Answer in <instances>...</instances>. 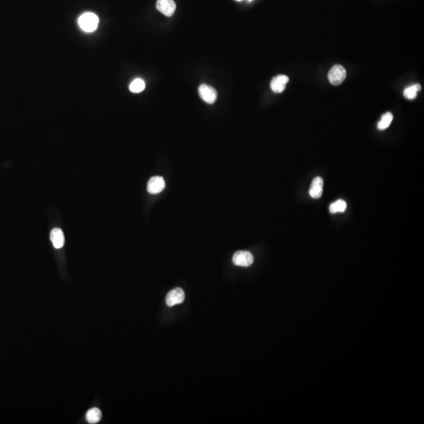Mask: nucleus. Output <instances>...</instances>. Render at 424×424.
I'll list each match as a JSON object with an SVG mask.
<instances>
[{
    "mask_svg": "<svg viewBox=\"0 0 424 424\" xmlns=\"http://www.w3.org/2000/svg\"><path fill=\"white\" fill-rule=\"evenodd\" d=\"M78 23L79 27L83 29V31L91 32L97 29L99 23V19L94 13L87 12L81 15L78 20Z\"/></svg>",
    "mask_w": 424,
    "mask_h": 424,
    "instance_id": "f257e3e1",
    "label": "nucleus"
},
{
    "mask_svg": "<svg viewBox=\"0 0 424 424\" xmlns=\"http://www.w3.org/2000/svg\"><path fill=\"white\" fill-rule=\"evenodd\" d=\"M329 80L334 86H339L344 83L346 77V71L340 64H335L329 71Z\"/></svg>",
    "mask_w": 424,
    "mask_h": 424,
    "instance_id": "f03ea898",
    "label": "nucleus"
},
{
    "mask_svg": "<svg viewBox=\"0 0 424 424\" xmlns=\"http://www.w3.org/2000/svg\"><path fill=\"white\" fill-rule=\"evenodd\" d=\"M233 262L238 267H250L254 262V257L247 251H238L233 256Z\"/></svg>",
    "mask_w": 424,
    "mask_h": 424,
    "instance_id": "7ed1b4c3",
    "label": "nucleus"
},
{
    "mask_svg": "<svg viewBox=\"0 0 424 424\" xmlns=\"http://www.w3.org/2000/svg\"><path fill=\"white\" fill-rule=\"evenodd\" d=\"M199 94L202 100L208 104L215 103L217 100V91L209 85L202 84L199 87Z\"/></svg>",
    "mask_w": 424,
    "mask_h": 424,
    "instance_id": "20e7f679",
    "label": "nucleus"
},
{
    "mask_svg": "<svg viewBox=\"0 0 424 424\" xmlns=\"http://www.w3.org/2000/svg\"><path fill=\"white\" fill-rule=\"evenodd\" d=\"M185 292L182 288H176L170 291L166 297V303L168 306L181 304L184 302Z\"/></svg>",
    "mask_w": 424,
    "mask_h": 424,
    "instance_id": "39448f33",
    "label": "nucleus"
},
{
    "mask_svg": "<svg viewBox=\"0 0 424 424\" xmlns=\"http://www.w3.org/2000/svg\"><path fill=\"white\" fill-rule=\"evenodd\" d=\"M165 188V182L163 177L154 176L148 182L147 190L151 194H157Z\"/></svg>",
    "mask_w": 424,
    "mask_h": 424,
    "instance_id": "423d86ee",
    "label": "nucleus"
},
{
    "mask_svg": "<svg viewBox=\"0 0 424 424\" xmlns=\"http://www.w3.org/2000/svg\"><path fill=\"white\" fill-rule=\"evenodd\" d=\"M157 8L167 17H172L175 12V2L174 0H157Z\"/></svg>",
    "mask_w": 424,
    "mask_h": 424,
    "instance_id": "0eeeda50",
    "label": "nucleus"
},
{
    "mask_svg": "<svg viewBox=\"0 0 424 424\" xmlns=\"http://www.w3.org/2000/svg\"><path fill=\"white\" fill-rule=\"evenodd\" d=\"M289 78L284 75H279L274 77L270 83V87L274 93H282L286 88Z\"/></svg>",
    "mask_w": 424,
    "mask_h": 424,
    "instance_id": "6e6552de",
    "label": "nucleus"
},
{
    "mask_svg": "<svg viewBox=\"0 0 424 424\" xmlns=\"http://www.w3.org/2000/svg\"><path fill=\"white\" fill-rule=\"evenodd\" d=\"M323 187H324V180L321 177H317L313 180L311 188L309 190V193L311 197L314 199L321 198L323 193Z\"/></svg>",
    "mask_w": 424,
    "mask_h": 424,
    "instance_id": "1a4fd4ad",
    "label": "nucleus"
},
{
    "mask_svg": "<svg viewBox=\"0 0 424 424\" xmlns=\"http://www.w3.org/2000/svg\"><path fill=\"white\" fill-rule=\"evenodd\" d=\"M50 240L55 249H62L64 244V236L63 230L58 228L52 230L50 233Z\"/></svg>",
    "mask_w": 424,
    "mask_h": 424,
    "instance_id": "9d476101",
    "label": "nucleus"
},
{
    "mask_svg": "<svg viewBox=\"0 0 424 424\" xmlns=\"http://www.w3.org/2000/svg\"><path fill=\"white\" fill-rule=\"evenodd\" d=\"M101 418H102V412L99 408H91L86 414V419L89 424H97V423L99 422Z\"/></svg>",
    "mask_w": 424,
    "mask_h": 424,
    "instance_id": "9b49d317",
    "label": "nucleus"
},
{
    "mask_svg": "<svg viewBox=\"0 0 424 424\" xmlns=\"http://www.w3.org/2000/svg\"><path fill=\"white\" fill-rule=\"evenodd\" d=\"M420 90H421V86L420 84L412 85L411 87H407L404 91V96L408 100L415 99Z\"/></svg>",
    "mask_w": 424,
    "mask_h": 424,
    "instance_id": "f8f14e48",
    "label": "nucleus"
},
{
    "mask_svg": "<svg viewBox=\"0 0 424 424\" xmlns=\"http://www.w3.org/2000/svg\"><path fill=\"white\" fill-rule=\"evenodd\" d=\"M345 210H346V203L344 200H338L335 203L331 204L329 207V211L332 214L344 212Z\"/></svg>",
    "mask_w": 424,
    "mask_h": 424,
    "instance_id": "ddd939ff",
    "label": "nucleus"
},
{
    "mask_svg": "<svg viewBox=\"0 0 424 424\" xmlns=\"http://www.w3.org/2000/svg\"><path fill=\"white\" fill-rule=\"evenodd\" d=\"M393 114L391 113V112H387V113H385L384 115H383V116H382V119H381L380 121L378 123V125H377L378 129L381 130L387 129V127L391 125V122H392V120H393Z\"/></svg>",
    "mask_w": 424,
    "mask_h": 424,
    "instance_id": "4468645a",
    "label": "nucleus"
},
{
    "mask_svg": "<svg viewBox=\"0 0 424 424\" xmlns=\"http://www.w3.org/2000/svg\"><path fill=\"white\" fill-rule=\"evenodd\" d=\"M145 87V83L144 80L141 79H135L132 81V83H130V91L133 93H140L141 91H144Z\"/></svg>",
    "mask_w": 424,
    "mask_h": 424,
    "instance_id": "2eb2a0df",
    "label": "nucleus"
},
{
    "mask_svg": "<svg viewBox=\"0 0 424 424\" xmlns=\"http://www.w3.org/2000/svg\"><path fill=\"white\" fill-rule=\"evenodd\" d=\"M236 1H238V2H240V1H242V0H236Z\"/></svg>",
    "mask_w": 424,
    "mask_h": 424,
    "instance_id": "dca6fc26",
    "label": "nucleus"
},
{
    "mask_svg": "<svg viewBox=\"0 0 424 424\" xmlns=\"http://www.w3.org/2000/svg\"><path fill=\"white\" fill-rule=\"evenodd\" d=\"M249 1H252V0H249Z\"/></svg>",
    "mask_w": 424,
    "mask_h": 424,
    "instance_id": "f3484780",
    "label": "nucleus"
}]
</instances>
